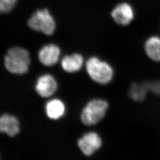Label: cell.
Returning <instances> with one entry per match:
<instances>
[{
  "label": "cell",
  "mask_w": 160,
  "mask_h": 160,
  "mask_svg": "<svg viewBox=\"0 0 160 160\" xmlns=\"http://www.w3.org/2000/svg\"><path fill=\"white\" fill-rule=\"evenodd\" d=\"M4 62L8 72L15 75H22L29 71L31 63L30 53L21 47H12L5 54Z\"/></svg>",
  "instance_id": "cell-1"
},
{
  "label": "cell",
  "mask_w": 160,
  "mask_h": 160,
  "mask_svg": "<svg viewBox=\"0 0 160 160\" xmlns=\"http://www.w3.org/2000/svg\"><path fill=\"white\" fill-rule=\"evenodd\" d=\"M86 68L91 78L98 84L107 85L113 78L114 72L112 66L96 57L90 58L87 61Z\"/></svg>",
  "instance_id": "cell-2"
},
{
  "label": "cell",
  "mask_w": 160,
  "mask_h": 160,
  "mask_svg": "<svg viewBox=\"0 0 160 160\" xmlns=\"http://www.w3.org/2000/svg\"><path fill=\"white\" fill-rule=\"evenodd\" d=\"M108 103L103 99H93L89 101L82 110L80 119L84 125L91 127L101 121L106 116Z\"/></svg>",
  "instance_id": "cell-3"
},
{
  "label": "cell",
  "mask_w": 160,
  "mask_h": 160,
  "mask_svg": "<svg viewBox=\"0 0 160 160\" xmlns=\"http://www.w3.org/2000/svg\"><path fill=\"white\" fill-rule=\"evenodd\" d=\"M30 29L47 35L53 34L56 30V22L53 16L47 9L35 11L28 21Z\"/></svg>",
  "instance_id": "cell-4"
},
{
  "label": "cell",
  "mask_w": 160,
  "mask_h": 160,
  "mask_svg": "<svg viewBox=\"0 0 160 160\" xmlns=\"http://www.w3.org/2000/svg\"><path fill=\"white\" fill-rule=\"evenodd\" d=\"M136 10L129 1H122L116 5L110 12L114 22L121 27H130L136 20Z\"/></svg>",
  "instance_id": "cell-5"
},
{
  "label": "cell",
  "mask_w": 160,
  "mask_h": 160,
  "mask_svg": "<svg viewBox=\"0 0 160 160\" xmlns=\"http://www.w3.org/2000/svg\"><path fill=\"white\" fill-rule=\"evenodd\" d=\"M103 142L101 136L94 132L85 134L79 138L77 145L85 156L90 157L101 148Z\"/></svg>",
  "instance_id": "cell-6"
},
{
  "label": "cell",
  "mask_w": 160,
  "mask_h": 160,
  "mask_svg": "<svg viewBox=\"0 0 160 160\" xmlns=\"http://www.w3.org/2000/svg\"><path fill=\"white\" fill-rule=\"evenodd\" d=\"M57 89V82L50 74H44L39 76L36 81L35 91L42 98L52 97L56 93Z\"/></svg>",
  "instance_id": "cell-7"
},
{
  "label": "cell",
  "mask_w": 160,
  "mask_h": 160,
  "mask_svg": "<svg viewBox=\"0 0 160 160\" xmlns=\"http://www.w3.org/2000/svg\"><path fill=\"white\" fill-rule=\"evenodd\" d=\"M60 56V47L53 44L44 46L38 53L39 62L42 65L47 67H52L57 63Z\"/></svg>",
  "instance_id": "cell-8"
},
{
  "label": "cell",
  "mask_w": 160,
  "mask_h": 160,
  "mask_svg": "<svg viewBox=\"0 0 160 160\" xmlns=\"http://www.w3.org/2000/svg\"><path fill=\"white\" fill-rule=\"evenodd\" d=\"M147 57L151 61L160 62V35L153 34L146 38L143 45Z\"/></svg>",
  "instance_id": "cell-9"
},
{
  "label": "cell",
  "mask_w": 160,
  "mask_h": 160,
  "mask_svg": "<svg viewBox=\"0 0 160 160\" xmlns=\"http://www.w3.org/2000/svg\"><path fill=\"white\" fill-rule=\"evenodd\" d=\"M20 131V123L16 117L4 113L0 118V132L10 138L17 136Z\"/></svg>",
  "instance_id": "cell-10"
},
{
  "label": "cell",
  "mask_w": 160,
  "mask_h": 160,
  "mask_svg": "<svg viewBox=\"0 0 160 160\" xmlns=\"http://www.w3.org/2000/svg\"><path fill=\"white\" fill-rule=\"evenodd\" d=\"M84 59L82 54L72 53L63 58L61 61L62 69L68 73H75L79 71L83 66Z\"/></svg>",
  "instance_id": "cell-11"
},
{
  "label": "cell",
  "mask_w": 160,
  "mask_h": 160,
  "mask_svg": "<svg viewBox=\"0 0 160 160\" xmlns=\"http://www.w3.org/2000/svg\"><path fill=\"white\" fill-rule=\"evenodd\" d=\"M65 112V105L59 99H52L46 104V114L50 119H59L63 117Z\"/></svg>",
  "instance_id": "cell-12"
},
{
  "label": "cell",
  "mask_w": 160,
  "mask_h": 160,
  "mask_svg": "<svg viewBox=\"0 0 160 160\" xmlns=\"http://www.w3.org/2000/svg\"><path fill=\"white\" fill-rule=\"evenodd\" d=\"M148 91L146 83H133L130 87L128 94L130 98L135 101L142 102L146 98Z\"/></svg>",
  "instance_id": "cell-13"
},
{
  "label": "cell",
  "mask_w": 160,
  "mask_h": 160,
  "mask_svg": "<svg viewBox=\"0 0 160 160\" xmlns=\"http://www.w3.org/2000/svg\"><path fill=\"white\" fill-rule=\"evenodd\" d=\"M17 0H0V11L1 13L11 12L17 3Z\"/></svg>",
  "instance_id": "cell-14"
},
{
  "label": "cell",
  "mask_w": 160,
  "mask_h": 160,
  "mask_svg": "<svg viewBox=\"0 0 160 160\" xmlns=\"http://www.w3.org/2000/svg\"><path fill=\"white\" fill-rule=\"evenodd\" d=\"M148 91H150L154 94L160 95V80L157 82H149L146 83Z\"/></svg>",
  "instance_id": "cell-15"
},
{
  "label": "cell",
  "mask_w": 160,
  "mask_h": 160,
  "mask_svg": "<svg viewBox=\"0 0 160 160\" xmlns=\"http://www.w3.org/2000/svg\"></svg>",
  "instance_id": "cell-16"
}]
</instances>
